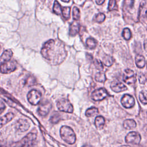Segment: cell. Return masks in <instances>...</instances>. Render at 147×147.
<instances>
[{
	"mask_svg": "<svg viewBox=\"0 0 147 147\" xmlns=\"http://www.w3.org/2000/svg\"><path fill=\"white\" fill-rule=\"evenodd\" d=\"M41 53L44 58L53 65L60 64L67 56L63 44L60 41L53 39L49 40L44 43Z\"/></svg>",
	"mask_w": 147,
	"mask_h": 147,
	"instance_id": "6da1fadb",
	"label": "cell"
},
{
	"mask_svg": "<svg viewBox=\"0 0 147 147\" xmlns=\"http://www.w3.org/2000/svg\"><path fill=\"white\" fill-rule=\"evenodd\" d=\"M60 137L68 144H74L76 141V135L72 129L67 126H63L60 129Z\"/></svg>",
	"mask_w": 147,
	"mask_h": 147,
	"instance_id": "7a4b0ae2",
	"label": "cell"
},
{
	"mask_svg": "<svg viewBox=\"0 0 147 147\" xmlns=\"http://www.w3.org/2000/svg\"><path fill=\"white\" fill-rule=\"evenodd\" d=\"M37 134L29 133L19 142L18 147H34L36 143Z\"/></svg>",
	"mask_w": 147,
	"mask_h": 147,
	"instance_id": "3957f363",
	"label": "cell"
},
{
	"mask_svg": "<svg viewBox=\"0 0 147 147\" xmlns=\"http://www.w3.org/2000/svg\"><path fill=\"white\" fill-rule=\"evenodd\" d=\"M57 107L59 110L66 113H72L74 111V107L69 101L65 98H61L57 102Z\"/></svg>",
	"mask_w": 147,
	"mask_h": 147,
	"instance_id": "277c9868",
	"label": "cell"
},
{
	"mask_svg": "<svg viewBox=\"0 0 147 147\" xmlns=\"http://www.w3.org/2000/svg\"><path fill=\"white\" fill-rule=\"evenodd\" d=\"M27 98L30 104L33 105H37L41 100V94L38 91L36 90H32L28 94Z\"/></svg>",
	"mask_w": 147,
	"mask_h": 147,
	"instance_id": "5b68a950",
	"label": "cell"
},
{
	"mask_svg": "<svg viewBox=\"0 0 147 147\" xmlns=\"http://www.w3.org/2000/svg\"><path fill=\"white\" fill-rule=\"evenodd\" d=\"M141 137L140 133L136 131L129 132L125 137V141L127 144L138 145L140 142Z\"/></svg>",
	"mask_w": 147,
	"mask_h": 147,
	"instance_id": "8992f818",
	"label": "cell"
},
{
	"mask_svg": "<svg viewBox=\"0 0 147 147\" xmlns=\"http://www.w3.org/2000/svg\"><path fill=\"white\" fill-rule=\"evenodd\" d=\"M16 63L14 60H10L0 65V72L2 74H10L16 70Z\"/></svg>",
	"mask_w": 147,
	"mask_h": 147,
	"instance_id": "52a82bcc",
	"label": "cell"
},
{
	"mask_svg": "<svg viewBox=\"0 0 147 147\" xmlns=\"http://www.w3.org/2000/svg\"><path fill=\"white\" fill-rule=\"evenodd\" d=\"M123 80L128 84H132L137 81L136 75L133 71L130 69H126L123 75Z\"/></svg>",
	"mask_w": 147,
	"mask_h": 147,
	"instance_id": "ba28073f",
	"label": "cell"
},
{
	"mask_svg": "<svg viewBox=\"0 0 147 147\" xmlns=\"http://www.w3.org/2000/svg\"><path fill=\"white\" fill-rule=\"evenodd\" d=\"M109 95L107 91L104 88H100L94 91L91 94V98L94 100L100 101L106 98Z\"/></svg>",
	"mask_w": 147,
	"mask_h": 147,
	"instance_id": "9c48e42d",
	"label": "cell"
},
{
	"mask_svg": "<svg viewBox=\"0 0 147 147\" xmlns=\"http://www.w3.org/2000/svg\"><path fill=\"white\" fill-rule=\"evenodd\" d=\"M52 108V104L50 102L45 100L42 102L37 109L38 114L41 117L46 116L50 111Z\"/></svg>",
	"mask_w": 147,
	"mask_h": 147,
	"instance_id": "30bf717a",
	"label": "cell"
},
{
	"mask_svg": "<svg viewBox=\"0 0 147 147\" xmlns=\"http://www.w3.org/2000/svg\"><path fill=\"white\" fill-rule=\"evenodd\" d=\"M121 102L122 106L127 109L133 107L135 104L134 98L129 94H125L121 98Z\"/></svg>",
	"mask_w": 147,
	"mask_h": 147,
	"instance_id": "8fae6325",
	"label": "cell"
},
{
	"mask_svg": "<svg viewBox=\"0 0 147 147\" xmlns=\"http://www.w3.org/2000/svg\"><path fill=\"white\" fill-rule=\"evenodd\" d=\"M30 127L29 122L25 119H20L17 121L15 127L16 130L20 132H24L27 131Z\"/></svg>",
	"mask_w": 147,
	"mask_h": 147,
	"instance_id": "7c38bea8",
	"label": "cell"
},
{
	"mask_svg": "<svg viewBox=\"0 0 147 147\" xmlns=\"http://www.w3.org/2000/svg\"><path fill=\"white\" fill-rule=\"evenodd\" d=\"M110 88L115 92H121L127 90V87L125 85L118 81H113L110 84Z\"/></svg>",
	"mask_w": 147,
	"mask_h": 147,
	"instance_id": "4fadbf2b",
	"label": "cell"
},
{
	"mask_svg": "<svg viewBox=\"0 0 147 147\" xmlns=\"http://www.w3.org/2000/svg\"><path fill=\"white\" fill-rule=\"evenodd\" d=\"M13 56V52L10 49L5 50L0 56V65L10 60Z\"/></svg>",
	"mask_w": 147,
	"mask_h": 147,
	"instance_id": "5bb4252c",
	"label": "cell"
},
{
	"mask_svg": "<svg viewBox=\"0 0 147 147\" xmlns=\"http://www.w3.org/2000/svg\"><path fill=\"white\" fill-rule=\"evenodd\" d=\"M14 117V114L13 113H8L0 118V128L7 122L10 121Z\"/></svg>",
	"mask_w": 147,
	"mask_h": 147,
	"instance_id": "9a60e30c",
	"label": "cell"
},
{
	"mask_svg": "<svg viewBox=\"0 0 147 147\" xmlns=\"http://www.w3.org/2000/svg\"><path fill=\"white\" fill-rule=\"evenodd\" d=\"M135 63L137 67L140 68H142L145 65V59L142 55H138L135 58Z\"/></svg>",
	"mask_w": 147,
	"mask_h": 147,
	"instance_id": "2e32d148",
	"label": "cell"
},
{
	"mask_svg": "<svg viewBox=\"0 0 147 147\" xmlns=\"http://www.w3.org/2000/svg\"><path fill=\"white\" fill-rule=\"evenodd\" d=\"M123 126L125 129L130 130L135 128L137 126V123L133 119H126L123 122Z\"/></svg>",
	"mask_w": 147,
	"mask_h": 147,
	"instance_id": "e0dca14e",
	"label": "cell"
},
{
	"mask_svg": "<svg viewBox=\"0 0 147 147\" xmlns=\"http://www.w3.org/2000/svg\"><path fill=\"white\" fill-rule=\"evenodd\" d=\"M79 24L75 21L71 24L69 26V34L70 36H75L79 32Z\"/></svg>",
	"mask_w": 147,
	"mask_h": 147,
	"instance_id": "ac0fdd59",
	"label": "cell"
},
{
	"mask_svg": "<svg viewBox=\"0 0 147 147\" xmlns=\"http://www.w3.org/2000/svg\"><path fill=\"white\" fill-rule=\"evenodd\" d=\"M105 124V119L102 116H98L95 119V125L98 129H103Z\"/></svg>",
	"mask_w": 147,
	"mask_h": 147,
	"instance_id": "d6986e66",
	"label": "cell"
},
{
	"mask_svg": "<svg viewBox=\"0 0 147 147\" xmlns=\"http://www.w3.org/2000/svg\"><path fill=\"white\" fill-rule=\"evenodd\" d=\"M102 62L104 65L107 67H110L113 65V64L114 63V58L108 55H105L102 58Z\"/></svg>",
	"mask_w": 147,
	"mask_h": 147,
	"instance_id": "ffe728a7",
	"label": "cell"
},
{
	"mask_svg": "<svg viewBox=\"0 0 147 147\" xmlns=\"http://www.w3.org/2000/svg\"><path fill=\"white\" fill-rule=\"evenodd\" d=\"M140 18H144L146 17V2L143 1L141 2L140 7V13H139Z\"/></svg>",
	"mask_w": 147,
	"mask_h": 147,
	"instance_id": "44dd1931",
	"label": "cell"
},
{
	"mask_svg": "<svg viewBox=\"0 0 147 147\" xmlns=\"http://www.w3.org/2000/svg\"><path fill=\"white\" fill-rule=\"evenodd\" d=\"M98 113V110L97 108L92 107L88 109L86 111V115L87 117H93Z\"/></svg>",
	"mask_w": 147,
	"mask_h": 147,
	"instance_id": "7402d4cb",
	"label": "cell"
},
{
	"mask_svg": "<svg viewBox=\"0 0 147 147\" xmlns=\"http://www.w3.org/2000/svg\"><path fill=\"white\" fill-rule=\"evenodd\" d=\"M86 44L90 49H94L96 47V41L92 37H89L86 40Z\"/></svg>",
	"mask_w": 147,
	"mask_h": 147,
	"instance_id": "603a6c76",
	"label": "cell"
},
{
	"mask_svg": "<svg viewBox=\"0 0 147 147\" xmlns=\"http://www.w3.org/2000/svg\"><path fill=\"white\" fill-rule=\"evenodd\" d=\"M61 10H62V7L60 4L58 2V1H55L54 2L53 7V12L57 15H60L61 14Z\"/></svg>",
	"mask_w": 147,
	"mask_h": 147,
	"instance_id": "cb8c5ba5",
	"label": "cell"
},
{
	"mask_svg": "<svg viewBox=\"0 0 147 147\" xmlns=\"http://www.w3.org/2000/svg\"><path fill=\"white\" fill-rule=\"evenodd\" d=\"M95 80H96V82L104 83L106 80V77L105 74L102 72H99L96 73V74L95 75Z\"/></svg>",
	"mask_w": 147,
	"mask_h": 147,
	"instance_id": "d4e9b609",
	"label": "cell"
},
{
	"mask_svg": "<svg viewBox=\"0 0 147 147\" xmlns=\"http://www.w3.org/2000/svg\"><path fill=\"white\" fill-rule=\"evenodd\" d=\"M70 7H63L61 10V14L67 20L69 19L70 17Z\"/></svg>",
	"mask_w": 147,
	"mask_h": 147,
	"instance_id": "484cf974",
	"label": "cell"
},
{
	"mask_svg": "<svg viewBox=\"0 0 147 147\" xmlns=\"http://www.w3.org/2000/svg\"><path fill=\"white\" fill-rule=\"evenodd\" d=\"M60 120V114L57 112L54 113L50 118V121L52 123H57Z\"/></svg>",
	"mask_w": 147,
	"mask_h": 147,
	"instance_id": "4316f807",
	"label": "cell"
},
{
	"mask_svg": "<svg viewBox=\"0 0 147 147\" xmlns=\"http://www.w3.org/2000/svg\"><path fill=\"white\" fill-rule=\"evenodd\" d=\"M122 37L126 40H129L130 39L131 37V33L130 30L129 28H125L123 30L122 33Z\"/></svg>",
	"mask_w": 147,
	"mask_h": 147,
	"instance_id": "83f0119b",
	"label": "cell"
},
{
	"mask_svg": "<svg viewBox=\"0 0 147 147\" xmlns=\"http://www.w3.org/2000/svg\"><path fill=\"white\" fill-rule=\"evenodd\" d=\"M36 79L33 77V76H29L25 80V85L28 86H33L34 84H36Z\"/></svg>",
	"mask_w": 147,
	"mask_h": 147,
	"instance_id": "f1b7e54d",
	"label": "cell"
},
{
	"mask_svg": "<svg viewBox=\"0 0 147 147\" xmlns=\"http://www.w3.org/2000/svg\"><path fill=\"white\" fill-rule=\"evenodd\" d=\"M80 11L77 7H74L73 9V18L75 21H78L80 18Z\"/></svg>",
	"mask_w": 147,
	"mask_h": 147,
	"instance_id": "f546056e",
	"label": "cell"
},
{
	"mask_svg": "<svg viewBox=\"0 0 147 147\" xmlns=\"http://www.w3.org/2000/svg\"><path fill=\"white\" fill-rule=\"evenodd\" d=\"M106 16L103 13H98L95 16V20L98 23L103 22L105 20Z\"/></svg>",
	"mask_w": 147,
	"mask_h": 147,
	"instance_id": "4dcf8cb0",
	"label": "cell"
},
{
	"mask_svg": "<svg viewBox=\"0 0 147 147\" xmlns=\"http://www.w3.org/2000/svg\"><path fill=\"white\" fill-rule=\"evenodd\" d=\"M139 99L140 101L144 104L146 105L147 100H146V94L145 92H141L139 94Z\"/></svg>",
	"mask_w": 147,
	"mask_h": 147,
	"instance_id": "1f68e13d",
	"label": "cell"
},
{
	"mask_svg": "<svg viewBox=\"0 0 147 147\" xmlns=\"http://www.w3.org/2000/svg\"><path fill=\"white\" fill-rule=\"evenodd\" d=\"M116 7V1L114 0H111L109 2L108 5V10L109 11H111L115 9Z\"/></svg>",
	"mask_w": 147,
	"mask_h": 147,
	"instance_id": "d6a6232c",
	"label": "cell"
},
{
	"mask_svg": "<svg viewBox=\"0 0 147 147\" xmlns=\"http://www.w3.org/2000/svg\"><path fill=\"white\" fill-rule=\"evenodd\" d=\"M94 65L95 66V67L96 68V69H98L99 70H102L103 69L102 63L99 60L95 59L94 61Z\"/></svg>",
	"mask_w": 147,
	"mask_h": 147,
	"instance_id": "836d02e7",
	"label": "cell"
},
{
	"mask_svg": "<svg viewBox=\"0 0 147 147\" xmlns=\"http://www.w3.org/2000/svg\"><path fill=\"white\" fill-rule=\"evenodd\" d=\"M138 79L141 84H145L146 80L145 75L143 73H140L138 75Z\"/></svg>",
	"mask_w": 147,
	"mask_h": 147,
	"instance_id": "e575fe53",
	"label": "cell"
},
{
	"mask_svg": "<svg viewBox=\"0 0 147 147\" xmlns=\"http://www.w3.org/2000/svg\"><path fill=\"white\" fill-rule=\"evenodd\" d=\"M16 146V143L14 142H6L1 144L0 147H15Z\"/></svg>",
	"mask_w": 147,
	"mask_h": 147,
	"instance_id": "d590c367",
	"label": "cell"
},
{
	"mask_svg": "<svg viewBox=\"0 0 147 147\" xmlns=\"http://www.w3.org/2000/svg\"><path fill=\"white\" fill-rule=\"evenodd\" d=\"M5 108H6V106L5 103L2 101L0 100V114L4 111Z\"/></svg>",
	"mask_w": 147,
	"mask_h": 147,
	"instance_id": "8d00e7d4",
	"label": "cell"
},
{
	"mask_svg": "<svg viewBox=\"0 0 147 147\" xmlns=\"http://www.w3.org/2000/svg\"><path fill=\"white\" fill-rule=\"evenodd\" d=\"M105 2V1L104 0H102V1H96V3L98 4V5H102L103 3H104Z\"/></svg>",
	"mask_w": 147,
	"mask_h": 147,
	"instance_id": "74e56055",
	"label": "cell"
},
{
	"mask_svg": "<svg viewBox=\"0 0 147 147\" xmlns=\"http://www.w3.org/2000/svg\"><path fill=\"white\" fill-rule=\"evenodd\" d=\"M134 147H143V146L140 145H135V146Z\"/></svg>",
	"mask_w": 147,
	"mask_h": 147,
	"instance_id": "f35d334b",
	"label": "cell"
},
{
	"mask_svg": "<svg viewBox=\"0 0 147 147\" xmlns=\"http://www.w3.org/2000/svg\"><path fill=\"white\" fill-rule=\"evenodd\" d=\"M82 147H92V146H91L90 145H84Z\"/></svg>",
	"mask_w": 147,
	"mask_h": 147,
	"instance_id": "ab89813d",
	"label": "cell"
},
{
	"mask_svg": "<svg viewBox=\"0 0 147 147\" xmlns=\"http://www.w3.org/2000/svg\"><path fill=\"white\" fill-rule=\"evenodd\" d=\"M119 147H130V146H128V145H122V146H120Z\"/></svg>",
	"mask_w": 147,
	"mask_h": 147,
	"instance_id": "60d3db41",
	"label": "cell"
},
{
	"mask_svg": "<svg viewBox=\"0 0 147 147\" xmlns=\"http://www.w3.org/2000/svg\"><path fill=\"white\" fill-rule=\"evenodd\" d=\"M61 1H62V2H69V1H64V0H61Z\"/></svg>",
	"mask_w": 147,
	"mask_h": 147,
	"instance_id": "b9f144b4",
	"label": "cell"
}]
</instances>
